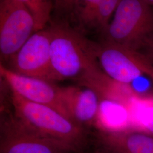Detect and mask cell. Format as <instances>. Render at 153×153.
<instances>
[{
  "label": "cell",
  "instance_id": "cell-1",
  "mask_svg": "<svg viewBox=\"0 0 153 153\" xmlns=\"http://www.w3.org/2000/svg\"><path fill=\"white\" fill-rule=\"evenodd\" d=\"M9 89L13 111L26 126L74 151L85 150L90 141L88 130L54 108L28 101Z\"/></svg>",
  "mask_w": 153,
  "mask_h": 153
},
{
  "label": "cell",
  "instance_id": "cell-2",
  "mask_svg": "<svg viewBox=\"0 0 153 153\" xmlns=\"http://www.w3.org/2000/svg\"><path fill=\"white\" fill-rule=\"evenodd\" d=\"M49 28L51 65L57 81H79L100 67L95 42L66 25L56 24Z\"/></svg>",
  "mask_w": 153,
  "mask_h": 153
},
{
  "label": "cell",
  "instance_id": "cell-3",
  "mask_svg": "<svg viewBox=\"0 0 153 153\" xmlns=\"http://www.w3.org/2000/svg\"><path fill=\"white\" fill-rule=\"evenodd\" d=\"M153 33V9L143 0H121L102 39L141 51Z\"/></svg>",
  "mask_w": 153,
  "mask_h": 153
},
{
  "label": "cell",
  "instance_id": "cell-4",
  "mask_svg": "<svg viewBox=\"0 0 153 153\" xmlns=\"http://www.w3.org/2000/svg\"><path fill=\"white\" fill-rule=\"evenodd\" d=\"M95 53L102 71L115 82L129 86L145 75L153 83V61L141 51L102 40L95 42Z\"/></svg>",
  "mask_w": 153,
  "mask_h": 153
},
{
  "label": "cell",
  "instance_id": "cell-5",
  "mask_svg": "<svg viewBox=\"0 0 153 153\" xmlns=\"http://www.w3.org/2000/svg\"><path fill=\"white\" fill-rule=\"evenodd\" d=\"M1 115L0 153H69L76 152L33 131L20 120L13 111L11 114L2 111Z\"/></svg>",
  "mask_w": 153,
  "mask_h": 153
},
{
  "label": "cell",
  "instance_id": "cell-6",
  "mask_svg": "<svg viewBox=\"0 0 153 153\" xmlns=\"http://www.w3.org/2000/svg\"><path fill=\"white\" fill-rule=\"evenodd\" d=\"M35 31V22L27 8L18 0H1V64H7Z\"/></svg>",
  "mask_w": 153,
  "mask_h": 153
},
{
  "label": "cell",
  "instance_id": "cell-7",
  "mask_svg": "<svg viewBox=\"0 0 153 153\" xmlns=\"http://www.w3.org/2000/svg\"><path fill=\"white\" fill-rule=\"evenodd\" d=\"M51 38L49 28L35 32L6 67L23 76L57 81L51 65Z\"/></svg>",
  "mask_w": 153,
  "mask_h": 153
},
{
  "label": "cell",
  "instance_id": "cell-8",
  "mask_svg": "<svg viewBox=\"0 0 153 153\" xmlns=\"http://www.w3.org/2000/svg\"><path fill=\"white\" fill-rule=\"evenodd\" d=\"M0 75L8 88L23 98L49 106L68 117L61 100V87L53 81L17 74L2 64Z\"/></svg>",
  "mask_w": 153,
  "mask_h": 153
},
{
  "label": "cell",
  "instance_id": "cell-9",
  "mask_svg": "<svg viewBox=\"0 0 153 153\" xmlns=\"http://www.w3.org/2000/svg\"><path fill=\"white\" fill-rule=\"evenodd\" d=\"M93 132L92 153H153V134L144 129H98Z\"/></svg>",
  "mask_w": 153,
  "mask_h": 153
},
{
  "label": "cell",
  "instance_id": "cell-10",
  "mask_svg": "<svg viewBox=\"0 0 153 153\" xmlns=\"http://www.w3.org/2000/svg\"><path fill=\"white\" fill-rule=\"evenodd\" d=\"M61 96L69 119L86 130L96 129L102 98L95 90L80 85L61 87Z\"/></svg>",
  "mask_w": 153,
  "mask_h": 153
},
{
  "label": "cell",
  "instance_id": "cell-11",
  "mask_svg": "<svg viewBox=\"0 0 153 153\" xmlns=\"http://www.w3.org/2000/svg\"><path fill=\"white\" fill-rule=\"evenodd\" d=\"M121 0H100L93 13L88 27L96 28L103 33L108 26Z\"/></svg>",
  "mask_w": 153,
  "mask_h": 153
},
{
  "label": "cell",
  "instance_id": "cell-12",
  "mask_svg": "<svg viewBox=\"0 0 153 153\" xmlns=\"http://www.w3.org/2000/svg\"><path fill=\"white\" fill-rule=\"evenodd\" d=\"M25 6L33 15L35 31L44 29L49 21L52 7L51 0H18Z\"/></svg>",
  "mask_w": 153,
  "mask_h": 153
},
{
  "label": "cell",
  "instance_id": "cell-13",
  "mask_svg": "<svg viewBox=\"0 0 153 153\" xmlns=\"http://www.w3.org/2000/svg\"><path fill=\"white\" fill-rule=\"evenodd\" d=\"M100 1V0H76L72 11L82 25L88 26Z\"/></svg>",
  "mask_w": 153,
  "mask_h": 153
},
{
  "label": "cell",
  "instance_id": "cell-14",
  "mask_svg": "<svg viewBox=\"0 0 153 153\" xmlns=\"http://www.w3.org/2000/svg\"><path fill=\"white\" fill-rule=\"evenodd\" d=\"M76 0H55L56 10L62 13L71 12Z\"/></svg>",
  "mask_w": 153,
  "mask_h": 153
},
{
  "label": "cell",
  "instance_id": "cell-15",
  "mask_svg": "<svg viewBox=\"0 0 153 153\" xmlns=\"http://www.w3.org/2000/svg\"><path fill=\"white\" fill-rule=\"evenodd\" d=\"M153 61V33L146 39L141 51Z\"/></svg>",
  "mask_w": 153,
  "mask_h": 153
},
{
  "label": "cell",
  "instance_id": "cell-16",
  "mask_svg": "<svg viewBox=\"0 0 153 153\" xmlns=\"http://www.w3.org/2000/svg\"><path fill=\"white\" fill-rule=\"evenodd\" d=\"M144 130L153 134V108L151 111V113L149 116V119L146 120Z\"/></svg>",
  "mask_w": 153,
  "mask_h": 153
},
{
  "label": "cell",
  "instance_id": "cell-17",
  "mask_svg": "<svg viewBox=\"0 0 153 153\" xmlns=\"http://www.w3.org/2000/svg\"><path fill=\"white\" fill-rule=\"evenodd\" d=\"M143 1H145L149 5L153 6V0H143Z\"/></svg>",
  "mask_w": 153,
  "mask_h": 153
},
{
  "label": "cell",
  "instance_id": "cell-18",
  "mask_svg": "<svg viewBox=\"0 0 153 153\" xmlns=\"http://www.w3.org/2000/svg\"><path fill=\"white\" fill-rule=\"evenodd\" d=\"M69 153H86L85 152V150H82V151H78V152H72Z\"/></svg>",
  "mask_w": 153,
  "mask_h": 153
}]
</instances>
